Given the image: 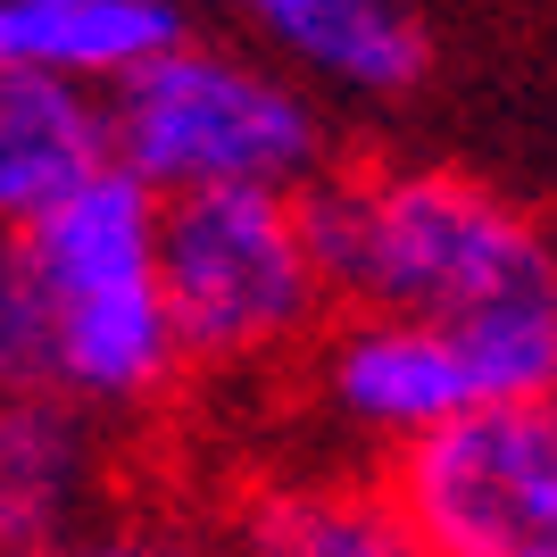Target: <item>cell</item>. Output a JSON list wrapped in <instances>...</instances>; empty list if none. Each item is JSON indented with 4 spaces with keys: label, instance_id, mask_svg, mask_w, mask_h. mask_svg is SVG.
I'll use <instances>...</instances> for the list:
<instances>
[{
    "label": "cell",
    "instance_id": "5",
    "mask_svg": "<svg viewBox=\"0 0 557 557\" xmlns=\"http://www.w3.org/2000/svg\"><path fill=\"white\" fill-rule=\"evenodd\" d=\"M159 292L184 367H258L308 342L325 317V275L292 191L209 184L159 200Z\"/></svg>",
    "mask_w": 557,
    "mask_h": 557
},
{
    "label": "cell",
    "instance_id": "10",
    "mask_svg": "<svg viewBox=\"0 0 557 557\" xmlns=\"http://www.w3.org/2000/svg\"><path fill=\"white\" fill-rule=\"evenodd\" d=\"M184 42L175 0H0V67L59 84H125L141 59Z\"/></svg>",
    "mask_w": 557,
    "mask_h": 557
},
{
    "label": "cell",
    "instance_id": "12",
    "mask_svg": "<svg viewBox=\"0 0 557 557\" xmlns=\"http://www.w3.org/2000/svg\"><path fill=\"white\" fill-rule=\"evenodd\" d=\"M50 557H233V541L166 524V516H100L75 541H59Z\"/></svg>",
    "mask_w": 557,
    "mask_h": 557
},
{
    "label": "cell",
    "instance_id": "4",
    "mask_svg": "<svg viewBox=\"0 0 557 557\" xmlns=\"http://www.w3.org/2000/svg\"><path fill=\"white\" fill-rule=\"evenodd\" d=\"M317 383L349 433L392 449L466 408L557 392V292H524L474 317L349 308V325L317 358Z\"/></svg>",
    "mask_w": 557,
    "mask_h": 557
},
{
    "label": "cell",
    "instance_id": "6",
    "mask_svg": "<svg viewBox=\"0 0 557 557\" xmlns=\"http://www.w3.org/2000/svg\"><path fill=\"white\" fill-rule=\"evenodd\" d=\"M383 491L433 557H557V392L491 399L399 442Z\"/></svg>",
    "mask_w": 557,
    "mask_h": 557
},
{
    "label": "cell",
    "instance_id": "7",
    "mask_svg": "<svg viewBox=\"0 0 557 557\" xmlns=\"http://www.w3.org/2000/svg\"><path fill=\"white\" fill-rule=\"evenodd\" d=\"M109 516V433L100 408L59 383L0 392V557H50Z\"/></svg>",
    "mask_w": 557,
    "mask_h": 557
},
{
    "label": "cell",
    "instance_id": "9",
    "mask_svg": "<svg viewBox=\"0 0 557 557\" xmlns=\"http://www.w3.org/2000/svg\"><path fill=\"white\" fill-rule=\"evenodd\" d=\"M225 541H233V557H433L392 491L358 483V474L258 483L233 508Z\"/></svg>",
    "mask_w": 557,
    "mask_h": 557
},
{
    "label": "cell",
    "instance_id": "2",
    "mask_svg": "<svg viewBox=\"0 0 557 557\" xmlns=\"http://www.w3.org/2000/svg\"><path fill=\"white\" fill-rule=\"evenodd\" d=\"M9 242L42 333V383L100 417L150 408L184 367L159 292V191L109 159L34 209Z\"/></svg>",
    "mask_w": 557,
    "mask_h": 557
},
{
    "label": "cell",
    "instance_id": "3",
    "mask_svg": "<svg viewBox=\"0 0 557 557\" xmlns=\"http://www.w3.org/2000/svg\"><path fill=\"white\" fill-rule=\"evenodd\" d=\"M109 159L159 200L209 184L300 191L325 166V116L275 67L209 42H166L125 84H109Z\"/></svg>",
    "mask_w": 557,
    "mask_h": 557
},
{
    "label": "cell",
    "instance_id": "8",
    "mask_svg": "<svg viewBox=\"0 0 557 557\" xmlns=\"http://www.w3.org/2000/svg\"><path fill=\"white\" fill-rule=\"evenodd\" d=\"M109 166V92L0 67V233Z\"/></svg>",
    "mask_w": 557,
    "mask_h": 557
},
{
    "label": "cell",
    "instance_id": "1",
    "mask_svg": "<svg viewBox=\"0 0 557 557\" xmlns=\"http://www.w3.org/2000/svg\"><path fill=\"white\" fill-rule=\"evenodd\" d=\"M333 300L399 308V317H474V308L557 292L541 233L449 166H374V175H308L292 191Z\"/></svg>",
    "mask_w": 557,
    "mask_h": 557
},
{
    "label": "cell",
    "instance_id": "11",
    "mask_svg": "<svg viewBox=\"0 0 557 557\" xmlns=\"http://www.w3.org/2000/svg\"><path fill=\"white\" fill-rule=\"evenodd\" d=\"M242 17L300 67L333 75L349 92H408L424 75V34L399 0H233Z\"/></svg>",
    "mask_w": 557,
    "mask_h": 557
}]
</instances>
